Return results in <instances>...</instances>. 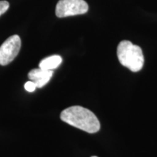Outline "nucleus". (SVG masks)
Wrapping results in <instances>:
<instances>
[{"label":"nucleus","mask_w":157,"mask_h":157,"mask_svg":"<svg viewBox=\"0 0 157 157\" xmlns=\"http://www.w3.org/2000/svg\"><path fill=\"white\" fill-rule=\"evenodd\" d=\"M60 119L88 133H95L101 129V124L95 113L89 109L74 105L67 108L60 113Z\"/></svg>","instance_id":"obj_1"},{"label":"nucleus","mask_w":157,"mask_h":157,"mask_svg":"<svg viewBox=\"0 0 157 157\" xmlns=\"http://www.w3.org/2000/svg\"><path fill=\"white\" fill-rule=\"evenodd\" d=\"M117 56L120 63L131 71H139L144 64L142 49L129 41L124 40L119 43L117 48Z\"/></svg>","instance_id":"obj_2"},{"label":"nucleus","mask_w":157,"mask_h":157,"mask_svg":"<svg viewBox=\"0 0 157 157\" xmlns=\"http://www.w3.org/2000/svg\"><path fill=\"white\" fill-rule=\"evenodd\" d=\"M89 7L84 0H60L56 5V15L58 17H66L82 15L88 11Z\"/></svg>","instance_id":"obj_3"},{"label":"nucleus","mask_w":157,"mask_h":157,"mask_svg":"<svg viewBox=\"0 0 157 157\" xmlns=\"http://www.w3.org/2000/svg\"><path fill=\"white\" fill-rule=\"evenodd\" d=\"M21 47V40L18 35H13L0 47V65L7 66L16 58Z\"/></svg>","instance_id":"obj_4"},{"label":"nucleus","mask_w":157,"mask_h":157,"mask_svg":"<svg viewBox=\"0 0 157 157\" xmlns=\"http://www.w3.org/2000/svg\"><path fill=\"white\" fill-rule=\"evenodd\" d=\"M53 75V71L44 70L42 68H34L31 70L28 76L31 81L36 84L37 88H42L48 83Z\"/></svg>","instance_id":"obj_5"},{"label":"nucleus","mask_w":157,"mask_h":157,"mask_svg":"<svg viewBox=\"0 0 157 157\" xmlns=\"http://www.w3.org/2000/svg\"><path fill=\"white\" fill-rule=\"evenodd\" d=\"M63 61V59L60 56L58 55H54L47 57L42 60L39 63V68L44 70L53 71L58 67H59Z\"/></svg>","instance_id":"obj_6"},{"label":"nucleus","mask_w":157,"mask_h":157,"mask_svg":"<svg viewBox=\"0 0 157 157\" xmlns=\"http://www.w3.org/2000/svg\"><path fill=\"white\" fill-rule=\"evenodd\" d=\"M10 7V4L7 1H0V16L7 12Z\"/></svg>","instance_id":"obj_7"},{"label":"nucleus","mask_w":157,"mask_h":157,"mask_svg":"<svg viewBox=\"0 0 157 157\" xmlns=\"http://www.w3.org/2000/svg\"><path fill=\"white\" fill-rule=\"evenodd\" d=\"M24 88L26 91L30 92V93H32V92L35 91V90H36V88H37V87H36V84H35L34 82L31 81L30 80V81L25 82V84L24 85Z\"/></svg>","instance_id":"obj_8"},{"label":"nucleus","mask_w":157,"mask_h":157,"mask_svg":"<svg viewBox=\"0 0 157 157\" xmlns=\"http://www.w3.org/2000/svg\"><path fill=\"white\" fill-rule=\"evenodd\" d=\"M92 157H97V156H92Z\"/></svg>","instance_id":"obj_9"}]
</instances>
